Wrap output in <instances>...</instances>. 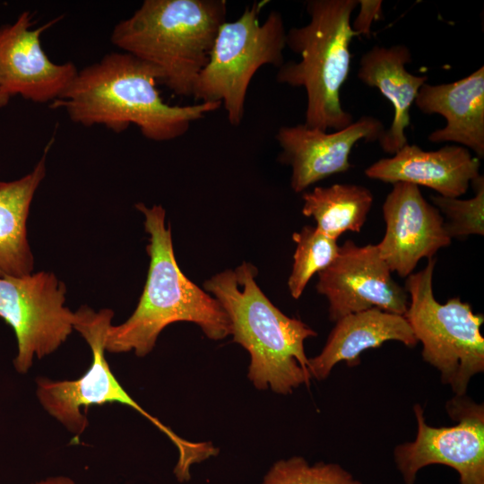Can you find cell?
Listing matches in <instances>:
<instances>
[{
  "label": "cell",
  "instance_id": "8992f818",
  "mask_svg": "<svg viewBox=\"0 0 484 484\" xmlns=\"http://www.w3.org/2000/svg\"><path fill=\"white\" fill-rule=\"evenodd\" d=\"M114 316L113 310L102 308L96 312L82 306L75 312L73 330L90 346L92 361L87 371L73 380L36 379V395L42 408L70 433L79 437L89 426L81 409L91 405L120 403L139 412L168 436L177 449V462L173 473L179 482L191 479V468L219 454V448L212 442H191L182 438L170 428L151 415L124 389L112 373L107 361L106 337Z\"/></svg>",
  "mask_w": 484,
  "mask_h": 484
},
{
  "label": "cell",
  "instance_id": "9a60e30c",
  "mask_svg": "<svg viewBox=\"0 0 484 484\" xmlns=\"http://www.w3.org/2000/svg\"><path fill=\"white\" fill-rule=\"evenodd\" d=\"M480 159L461 145H446L427 151L407 143L393 157L380 159L365 170L371 179L409 183L436 191L445 197L464 194L480 174Z\"/></svg>",
  "mask_w": 484,
  "mask_h": 484
},
{
  "label": "cell",
  "instance_id": "5bb4252c",
  "mask_svg": "<svg viewBox=\"0 0 484 484\" xmlns=\"http://www.w3.org/2000/svg\"><path fill=\"white\" fill-rule=\"evenodd\" d=\"M385 130L383 123L370 116L333 133L305 124L284 125L275 135L281 148L279 161L291 167L290 186L301 193L320 180L348 171L353 146L361 140L378 141Z\"/></svg>",
  "mask_w": 484,
  "mask_h": 484
},
{
  "label": "cell",
  "instance_id": "cb8c5ba5",
  "mask_svg": "<svg viewBox=\"0 0 484 484\" xmlns=\"http://www.w3.org/2000/svg\"><path fill=\"white\" fill-rule=\"evenodd\" d=\"M358 4L359 11L351 23V29L357 35L369 37L372 23L383 18V1L359 0Z\"/></svg>",
  "mask_w": 484,
  "mask_h": 484
},
{
  "label": "cell",
  "instance_id": "6da1fadb",
  "mask_svg": "<svg viewBox=\"0 0 484 484\" xmlns=\"http://www.w3.org/2000/svg\"><path fill=\"white\" fill-rule=\"evenodd\" d=\"M157 68L125 52L106 54L79 70L63 96L51 103L83 126L103 125L122 133L136 125L148 140L171 141L191 124L221 107L220 102L171 106L163 101Z\"/></svg>",
  "mask_w": 484,
  "mask_h": 484
},
{
  "label": "cell",
  "instance_id": "7402d4cb",
  "mask_svg": "<svg viewBox=\"0 0 484 484\" xmlns=\"http://www.w3.org/2000/svg\"><path fill=\"white\" fill-rule=\"evenodd\" d=\"M261 484H362L338 463H309L302 456L276 461Z\"/></svg>",
  "mask_w": 484,
  "mask_h": 484
},
{
  "label": "cell",
  "instance_id": "9c48e42d",
  "mask_svg": "<svg viewBox=\"0 0 484 484\" xmlns=\"http://www.w3.org/2000/svg\"><path fill=\"white\" fill-rule=\"evenodd\" d=\"M66 288L49 272L0 278V317L14 331L15 370L26 374L34 358L55 352L73 330L75 312L65 307Z\"/></svg>",
  "mask_w": 484,
  "mask_h": 484
},
{
  "label": "cell",
  "instance_id": "603a6c76",
  "mask_svg": "<svg viewBox=\"0 0 484 484\" xmlns=\"http://www.w3.org/2000/svg\"><path fill=\"white\" fill-rule=\"evenodd\" d=\"M475 194L469 199L432 195L433 205L444 218V226L451 238H462L484 234V177L480 175L471 183Z\"/></svg>",
  "mask_w": 484,
  "mask_h": 484
},
{
  "label": "cell",
  "instance_id": "ffe728a7",
  "mask_svg": "<svg viewBox=\"0 0 484 484\" xmlns=\"http://www.w3.org/2000/svg\"><path fill=\"white\" fill-rule=\"evenodd\" d=\"M302 198V213L312 217L315 227L334 239L345 231L360 232L374 201L368 188L356 184L315 186Z\"/></svg>",
  "mask_w": 484,
  "mask_h": 484
},
{
  "label": "cell",
  "instance_id": "3957f363",
  "mask_svg": "<svg viewBox=\"0 0 484 484\" xmlns=\"http://www.w3.org/2000/svg\"><path fill=\"white\" fill-rule=\"evenodd\" d=\"M256 275V267L243 262L213 275L203 288L225 310L233 341L249 353L247 377L253 385L287 395L309 385L304 342L317 333L275 307L258 286Z\"/></svg>",
  "mask_w": 484,
  "mask_h": 484
},
{
  "label": "cell",
  "instance_id": "d6986e66",
  "mask_svg": "<svg viewBox=\"0 0 484 484\" xmlns=\"http://www.w3.org/2000/svg\"><path fill=\"white\" fill-rule=\"evenodd\" d=\"M49 144L32 171L0 182V278L33 272L34 258L27 238V219L33 196L46 176Z\"/></svg>",
  "mask_w": 484,
  "mask_h": 484
},
{
  "label": "cell",
  "instance_id": "5b68a950",
  "mask_svg": "<svg viewBox=\"0 0 484 484\" xmlns=\"http://www.w3.org/2000/svg\"><path fill=\"white\" fill-rule=\"evenodd\" d=\"M358 5V0H309L308 23L287 31L286 47L299 60L284 62L276 80L305 89L304 124L308 127L336 131L353 122L352 115L341 107L340 91L350 71V45L358 36L350 18Z\"/></svg>",
  "mask_w": 484,
  "mask_h": 484
},
{
  "label": "cell",
  "instance_id": "277c9868",
  "mask_svg": "<svg viewBox=\"0 0 484 484\" xmlns=\"http://www.w3.org/2000/svg\"><path fill=\"white\" fill-rule=\"evenodd\" d=\"M226 17L225 0H145L115 25L110 41L157 68L174 94L192 97Z\"/></svg>",
  "mask_w": 484,
  "mask_h": 484
},
{
  "label": "cell",
  "instance_id": "ba28073f",
  "mask_svg": "<svg viewBox=\"0 0 484 484\" xmlns=\"http://www.w3.org/2000/svg\"><path fill=\"white\" fill-rule=\"evenodd\" d=\"M264 3H254L236 21L220 26L209 61L193 88L195 100L220 102L233 126L244 118L246 92L257 70L265 65L280 68L285 62L287 31L282 16L274 10L261 22Z\"/></svg>",
  "mask_w": 484,
  "mask_h": 484
},
{
  "label": "cell",
  "instance_id": "ac0fdd59",
  "mask_svg": "<svg viewBox=\"0 0 484 484\" xmlns=\"http://www.w3.org/2000/svg\"><path fill=\"white\" fill-rule=\"evenodd\" d=\"M411 60L405 45L374 46L361 56L357 73L364 84L377 88L393 105V122L378 139L383 151L393 155L408 143L405 130L411 125V108L428 79L406 70Z\"/></svg>",
  "mask_w": 484,
  "mask_h": 484
},
{
  "label": "cell",
  "instance_id": "484cf974",
  "mask_svg": "<svg viewBox=\"0 0 484 484\" xmlns=\"http://www.w3.org/2000/svg\"><path fill=\"white\" fill-rule=\"evenodd\" d=\"M10 99H8L7 97H5L4 94H2V92L0 91V108H3L4 106H5L8 101H9Z\"/></svg>",
  "mask_w": 484,
  "mask_h": 484
},
{
  "label": "cell",
  "instance_id": "30bf717a",
  "mask_svg": "<svg viewBox=\"0 0 484 484\" xmlns=\"http://www.w3.org/2000/svg\"><path fill=\"white\" fill-rule=\"evenodd\" d=\"M450 427L427 424L424 409L413 407L417 434L413 441L400 444L393 460L405 484H414L418 472L432 464L453 468L459 484H484V406L467 394L454 395L445 403Z\"/></svg>",
  "mask_w": 484,
  "mask_h": 484
},
{
  "label": "cell",
  "instance_id": "44dd1931",
  "mask_svg": "<svg viewBox=\"0 0 484 484\" xmlns=\"http://www.w3.org/2000/svg\"><path fill=\"white\" fill-rule=\"evenodd\" d=\"M292 238L296 249L288 287L291 297L298 299L314 274H318L335 259L340 246L337 239L313 226H305L300 231L294 232Z\"/></svg>",
  "mask_w": 484,
  "mask_h": 484
},
{
  "label": "cell",
  "instance_id": "4fadbf2b",
  "mask_svg": "<svg viewBox=\"0 0 484 484\" xmlns=\"http://www.w3.org/2000/svg\"><path fill=\"white\" fill-rule=\"evenodd\" d=\"M385 232L376 248L391 272L402 278L412 273L422 258L431 259L451 244L440 212L418 186L393 184L383 204Z\"/></svg>",
  "mask_w": 484,
  "mask_h": 484
},
{
  "label": "cell",
  "instance_id": "e0dca14e",
  "mask_svg": "<svg viewBox=\"0 0 484 484\" xmlns=\"http://www.w3.org/2000/svg\"><path fill=\"white\" fill-rule=\"evenodd\" d=\"M397 341L414 347L418 341L402 315L379 308L347 315L335 322L321 352L308 359L311 377L324 380L341 361L348 367L360 363V354L367 350L381 347L385 341Z\"/></svg>",
  "mask_w": 484,
  "mask_h": 484
},
{
  "label": "cell",
  "instance_id": "d4e9b609",
  "mask_svg": "<svg viewBox=\"0 0 484 484\" xmlns=\"http://www.w3.org/2000/svg\"><path fill=\"white\" fill-rule=\"evenodd\" d=\"M34 484H76L74 480L66 476H55L49 477L39 481L35 482Z\"/></svg>",
  "mask_w": 484,
  "mask_h": 484
},
{
  "label": "cell",
  "instance_id": "7c38bea8",
  "mask_svg": "<svg viewBox=\"0 0 484 484\" xmlns=\"http://www.w3.org/2000/svg\"><path fill=\"white\" fill-rule=\"evenodd\" d=\"M61 17L31 29L32 15L22 12L12 24L0 27V91L35 103H52L71 85L78 69L72 62L56 64L41 46V34Z\"/></svg>",
  "mask_w": 484,
  "mask_h": 484
},
{
  "label": "cell",
  "instance_id": "8fae6325",
  "mask_svg": "<svg viewBox=\"0 0 484 484\" xmlns=\"http://www.w3.org/2000/svg\"><path fill=\"white\" fill-rule=\"evenodd\" d=\"M391 272L376 245L359 246L347 240L332 264L318 273L316 290L328 301L329 319L335 323L373 307L403 315L408 294Z\"/></svg>",
  "mask_w": 484,
  "mask_h": 484
},
{
  "label": "cell",
  "instance_id": "2e32d148",
  "mask_svg": "<svg viewBox=\"0 0 484 484\" xmlns=\"http://www.w3.org/2000/svg\"><path fill=\"white\" fill-rule=\"evenodd\" d=\"M425 114H438L445 127L430 133L431 143H455L484 157V66L458 81L432 85L424 83L415 102Z\"/></svg>",
  "mask_w": 484,
  "mask_h": 484
},
{
  "label": "cell",
  "instance_id": "52a82bcc",
  "mask_svg": "<svg viewBox=\"0 0 484 484\" xmlns=\"http://www.w3.org/2000/svg\"><path fill=\"white\" fill-rule=\"evenodd\" d=\"M436 262L428 259L424 269L407 277L404 288L410 300L403 316L422 344L423 360L440 372L441 381L454 395H464L471 379L484 371V315L473 313L459 297L445 304L436 299Z\"/></svg>",
  "mask_w": 484,
  "mask_h": 484
},
{
  "label": "cell",
  "instance_id": "7a4b0ae2",
  "mask_svg": "<svg viewBox=\"0 0 484 484\" xmlns=\"http://www.w3.org/2000/svg\"><path fill=\"white\" fill-rule=\"evenodd\" d=\"M144 216L149 235L146 251L150 257L146 282L132 315L108 330L106 351H134L143 358L154 349L160 333L177 322L194 323L210 340L231 335L230 321L220 304L191 281L176 260L170 225L161 205L135 204Z\"/></svg>",
  "mask_w": 484,
  "mask_h": 484
}]
</instances>
